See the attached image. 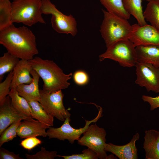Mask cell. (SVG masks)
<instances>
[{
    "mask_svg": "<svg viewBox=\"0 0 159 159\" xmlns=\"http://www.w3.org/2000/svg\"><path fill=\"white\" fill-rule=\"evenodd\" d=\"M0 32V44L10 54L27 60L38 54L35 36L27 27H16L12 23Z\"/></svg>",
    "mask_w": 159,
    "mask_h": 159,
    "instance_id": "obj_1",
    "label": "cell"
},
{
    "mask_svg": "<svg viewBox=\"0 0 159 159\" xmlns=\"http://www.w3.org/2000/svg\"><path fill=\"white\" fill-rule=\"evenodd\" d=\"M29 61L43 81L42 89L48 93L65 89L70 85L68 81L71 78L72 73L65 74L53 61L36 57Z\"/></svg>",
    "mask_w": 159,
    "mask_h": 159,
    "instance_id": "obj_2",
    "label": "cell"
},
{
    "mask_svg": "<svg viewBox=\"0 0 159 159\" xmlns=\"http://www.w3.org/2000/svg\"><path fill=\"white\" fill-rule=\"evenodd\" d=\"M104 18L100 31L107 48L116 42L129 39L132 27L127 20L102 10Z\"/></svg>",
    "mask_w": 159,
    "mask_h": 159,
    "instance_id": "obj_3",
    "label": "cell"
},
{
    "mask_svg": "<svg viewBox=\"0 0 159 159\" xmlns=\"http://www.w3.org/2000/svg\"><path fill=\"white\" fill-rule=\"evenodd\" d=\"M42 0H13L11 2L12 23L29 26L39 22L45 24L41 11Z\"/></svg>",
    "mask_w": 159,
    "mask_h": 159,
    "instance_id": "obj_4",
    "label": "cell"
},
{
    "mask_svg": "<svg viewBox=\"0 0 159 159\" xmlns=\"http://www.w3.org/2000/svg\"><path fill=\"white\" fill-rule=\"evenodd\" d=\"M100 61L109 59L118 62L123 67L135 66L138 62L135 47L129 39L120 40L107 48L99 56Z\"/></svg>",
    "mask_w": 159,
    "mask_h": 159,
    "instance_id": "obj_5",
    "label": "cell"
},
{
    "mask_svg": "<svg viewBox=\"0 0 159 159\" xmlns=\"http://www.w3.org/2000/svg\"><path fill=\"white\" fill-rule=\"evenodd\" d=\"M41 11L42 14H51L53 29L58 33L70 34L75 36L77 33V23L71 14L67 15L59 10L50 0H42Z\"/></svg>",
    "mask_w": 159,
    "mask_h": 159,
    "instance_id": "obj_6",
    "label": "cell"
},
{
    "mask_svg": "<svg viewBox=\"0 0 159 159\" xmlns=\"http://www.w3.org/2000/svg\"><path fill=\"white\" fill-rule=\"evenodd\" d=\"M83 134L77 140L78 144L92 149L97 153L98 158L107 159V155L105 150L106 144L105 130L95 123L90 125Z\"/></svg>",
    "mask_w": 159,
    "mask_h": 159,
    "instance_id": "obj_7",
    "label": "cell"
},
{
    "mask_svg": "<svg viewBox=\"0 0 159 159\" xmlns=\"http://www.w3.org/2000/svg\"><path fill=\"white\" fill-rule=\"evenodd\" d=\"M102 109L100 107L97 116L91 120H85L84 127L78 129L72 127L69 123L71 121L70 118H67L61 127L58 128L50 127L47 131V136L49 139L54 138L61 140H67L71 144H73L75 140H77L80 138L90 124L92 122H96L102 116Z\"/></svg>",
    "mask_w": 159,
    "mask_h": 159,
    "instance_id": "obj_8",
    "label": "cell"
},
{
    "mask_svg": "<svg viewBox=\"0 0 159 159\" xmlns=\"http://www.w3.org/2000/svg\"><path fill=\"white\" fill-rule=\"evenodd\" d=\"M40 103L44 110L48 114L58 120L64 121L70 118L71 114L64 106L63 100L64 95L60 90L49 93L43 89L39 90Z\"/></svg>",
    "mask_w": 159,
    "mask_h": 159,
    "instance_id": "obj_9",
    "label": "cell"
},
{
    "mask_svg": "<svg viewBox=\"0 0 159 159\" xmlns=\"http://www.w3.org/2000/svg\"><path fill=\"white\" fill-rule=\"evenodd\" d=\"M135 66V83L145 87L148 92L159 93V68L151 64L138 62Z\"/></svg>",
    "mask_w": 159,
    "mask_h": 159,
    "instance_id": "obj_10",
    "label": "cell"
},
{
    "mask_svg": "<svg viewBox=\"0 0 159 159\" xmlns=\"http://www.w3.org/2000/svg\"><path fill=\"white\" fill-rule=\"evenodd\" d=\"M132 31L129 39L135 47L139 45H159V31L151 25H132Z\"/></svg>",
    "mask_w": 159,
    "mask_h": 159,
    "instance_id": "obj_11",
    "label": "cell"
},
{
    "mask_svg": "<svg viewBox=\"0 0 159 159\" xmlns=\"http://www.w3.org/2000/svg\"><path fill=\"white\" fill-rule=\"evenodd\" d=\"M50 127L32 118L24 120L17 129V135L21 138L41 136L45 137L47 136L46 130Z\"/></svg>",
    "mask_w": 159,
    "mask_h": 159,
    "instance_id": "obj_12",
    "label": "cell"
},
{
    "mask_svg": "<svg viewBox=\"0 0 159 159\" xmlns=\"http://www.w3.org/2000/svg\"><path fill=\"white\" fill-rule=\"evenodd\" d=\"M140 135L136 133L128 143L124 145H118L112 143H106L105 150L115 155L120 159H137L138 150L135 143L139 139Z\"/></svg>",
    "mask_w": 159,
    "mask_h": 159,
    "instance_id": "obj_13",
    "label": "cell"
},
{
    "mask_svg": "<svg viewBox=\"0 0 159 159\" xmlns=\"http://www.w3.org/2000/svg\"><path fill=\"white\" fill-rule=\"evenodd\" d=\"M32 118L23 116L12 107L11 99L8 95L3 104L0 105V135L9 126L19 119H29Z\"/></svg>",
    "mask_w": 159,
    "mask_h": 159,
    "instance_id": "obj_14",
    "label": "cell"
},
{
    "mask_svg": "<svg viewBox=\"0 0 159 159\" xmlns=\"http://www.w3.org/2000/svg\"><path fill=\"white\" fill-rule=\"evenodd\" d=\"M33 68L29 60L21 59L13 71L11 89L16 88L19 85L29 84L33 81L31 72Z\"/></svg>",
    "mask_w": 159,
    "mask_h": 159,
    "instance_id": "obj_15",
    "label": "cell"
},
{
    "mask_svg": "<svg viewBox=\"0 0 159 159\" xmlns=\"http://www.w3.org/2000/svg\"><path fill=\"white\" fill-rule=\"evenodd\" d=\"M31 74L33 80L30 84H20L15 88L19 95L28 101L34 100L39 102L40 95L39 88V82L40 77L33 69L31 72Z\"/></svg>",
    "mask_w": 159,
    "mask_h": 159,
    "instance_id": "obj_16",
    "label": "cell"
},
{
    "mask_svg": "<svg viewBox=\"0 0 159 159\" xmlns=\"http://www.w3.org/2000/svg\"><path fill=\"white\" fill-rule=\"evenodd\" d=\"M135 49L138 62L151 64L159 68V45H139Z\"/></svg>",
    "mask_w": 159,
    "mask_h": 159,
    "instance_id": "obj_17",
    "label": "cell"
},
{
    "mask_svg": "<svg viewBox=\"0 0 159 159\" xmlns=\"http://www.w3.org/2000/svg\"><path fill=\"white\" fill-rule=\"evenodd\" d=\"M143 148L145 159H159V131L154 129L145 132Z\"/></svg>",
    "mask_w": 159,
    "mask_h": 159,
    "instance_id": "obj_18",
    "label": "cell"
},
{
    "mask_svg": "<svg viewBox=\"0 0 159 159\" xmlns=\"http://www.w3.org/2000/svg\"><path fill=\"white\" fill-rule=\"evenodd\" d=\"M9 95L10 97L12 107L17 112L26 117H32L28 102L19 95L16 88H11Z\"/></svg>",
    "mask_w": 159,
    "mask_h": 159,
    "instance_id": "obj_19",
    "label": "cell"
},
{
    "mask_svg": "<svg viewBox=\"0 0 159 159\" xmlns=\"http://www.w3.org/2000/svg\"><path fill=\"white\" fill-rule=\"evenodd\" d=\"M28 102L30 106L31 116L33 118L36 119L49 127L53 126L54 117L44 110L39 102L34 100Z\"/></svg>",
    "mask_w": 159,
    "mask_h": 159,
    "instance_id": "obj_20",
    "label": "cell"
},
{
    "mask_svg": "<svg viewBox=\"0 0 159 159\" xmlns=\"http://www.w3.org/2000/svg\"><path fill=\"white\" fill-rule=\"evenodd\" d=\"M142 0H122L125 10L130 15H132L141 26L147 24L143 15Z\"/></svg>",
    "mask_w": 159,
    "mask_h": 159,
    "instance_id": "obj_21",
    "label": "cell"
},
{
    "mask_svg": "<svg viewBox=\"0 0 159 159\" xmlns=\"http://www.w3.org/2000/svg\"><path fill=\"white\" fill-rule=\"evenodd\" d=\"M145 20L159 31V0L149 2L143 11Z\"/></svg>",
    "mask_w": 159,
    "mask_h": 159,
    "instance_id": "obj_22",
    "label": "cell"
},
{
    "mask_svg": "<svg viewBox=\"0 0 159 159\" xmlns=\"http://www.w3.org/2000/svg\"><path fill=\"white\" fill-rule=\"evenodd\" d=\"M100 1L108 12L127 20L130 18V15L125 9L122 0H100Z\"/></svg>",
    "mask_w": 159,
    "mask_h": 159,
    "instance_id": "obj_23",
    "label": "cell"
},
{
    "mask_svg": "<svg viewBox=\"0 0 159 159\" xmlns=\"http://www.w3.org/2000/svg\"><path fill=\"white\" fill-rule=\"evenodd\" d=\"M18 57L8 52L0 57V81L2 82L4 74L13 71L20 60Z\"/></svg>",
    "mask_w": 159,
    "mask_h": 159,
    "instance_id": "obj_24",
    "label": "cell"
},
{
    "mask_svg": "<svg viewBox=\"0 0 159 159\" xmlns=\"http://www.w3.org/2000/svg\"><path fill=\"white\" fill-rule=\"evenodd\" d=\"M11 3L9 0H0V31L13 23Z\"/></svg>",
    "mask_w": 159,
    "mask_h": 159,
    "instance_id": "obj_25",
    "label": "cell"
},
{
    "mask_svg": "<svg viewBox=\"0 0 159 159\" xmlns=\"http://www.w3.org/2000/svg\"><path fill=\"white\" fill-rule=\"evenodd\" d=\"M21 119L14 122L2 133L0 137V147L5 143L12 140L17 135V129L21 122Z\"/></svg>",
    "mask_w": 159,
    "mask_h": 159,
    "instance_id": "obj_26",
    "label": "cell"
},
{
    "mask_svg": "<svg viewBox=\"0 0 159 159\" xmlns=\"http://www.w3.org/2000/svg\"><path fill=\"white\" fill-rule=\"evenodd\" d=\"M13 75V71H11L9 73L5 80L0 83V105L4 102L10 92Z\"/></svg>",
    "mask_w": 159,
    "mask_h": 159,
    "instance_id": "obj_27",
    "label": "cell"
},
{
    "mask_svg": "<svg viewBox=\"0 0 159 159\" xmlns=\"http://www.w3.org/2000/svg\"><path fill=\"white\" fill-rule=\"evenodd\" d=\"M57 157H62L64 159H97V154L92 149L88 148L83 150L82 153L69 155H57Z\"/></svg>",
    "mask_w": 159,
    "mask_h": 159,
    "instance_id": "obj_28",
    "label": "cell"
},
{
    "mask_svg": "<svg viewBox=\"0 0 159 159\" xmlns=\"http://www.w3.org/2000/svg\"><path fill=\"white\" fill-rule=\"evenodd\" d=\"M57 152L55 151H48L43 147L40 150L35 154L30 155L26 154L25 155L27 159H54L57 157Z\"/></svg>",
    "mask_w": 159,
    "mask_h": 159,
    "instance_id": "obj_29",
    "label": "cell"
},
{
    "mask_svg": "<svg viewBox=\"0 0 159 159\" xmlns=\"http://www.w3.org/2000/svg\"><path fill=\"white\" fill-rule=\"evenodd\" d=\"M42 143V141L36 137H30L22 140L20 145L24 149L31 150Z\"/></svg>",
    "mask_w": 159,
    "mask_h": 159,
    "instance_id": "obj_30",
    "label": "cell"
},
{
    "mask_svg": "<svg viewBox=\"0 0 159 159\" xmlns=\"http://www.w3.org/2000/svg\"><path fill=\"white\" fill-rule=\"evenodd\" d=\"M73 78L74 82L77 85H82L87 84L89 81V77L85 71L79 70L74 73Z\"/></svg>",
    "mask_w": 159,
    "mask_h": 159,
    "instance_id": "obj_31",
    "label": "cell"
},
{
    "mask_svg": "<svg viewBox=\"0 0 159 159\" xmlns=\"http://www.w3.org/2000/svg\"><path fill=\"white\" fill-rule=\"evenodd\" d=\"M142 98L144 102H148L150 105V110L153 111L159 107V95L153 97L145 95H143Z\"/></svg>",
    "mask_w": 159,
    "mask_h": 159,
    "instance_id": "obj_32",
    "label": "cell"
},
{
    "mask_svg": "<svg viewBox=\"0 0 159 159\" xmlns=\"http://www.w3.org/2000/svg\"><path fill=\"white\" fill-rule=\"evenodd\" d=\"M0 159H23L20 157L19 154H16L14 153L11 152L4 148H0Z\"/></svg>",
    "mask_w": 159,
    "mask_h": 159,
    "instance_id": "obj_33",
    "label": "cell"
},
{
    "mask_svg": "<svg viewBox=\"0 0 159 159\" xmlns=\"http://www.w3.org/2000/svg\"><path fill=\"white\" fill-rule=\"evenodd\" d=\"M142 0L146 1H148L149 2L150 1H152L153 0Z\"/></svg>",
    "mask_w": 159,
    "mask_h": 159,
    "instance_id": "obj_34",
    "label": "cell"
}]
</instances>
